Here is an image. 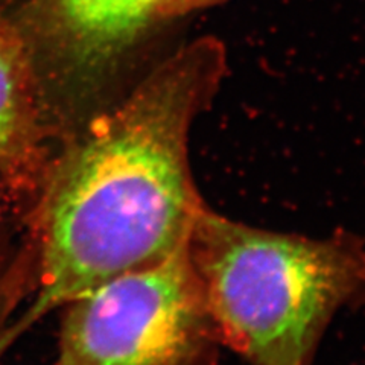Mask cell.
Segmentation results:
<instances>
[{
	"label": "cell",
	"instance_id": "6da1fadb",
	"mask_svg": "<svg viewBox=\"0 0 365 365\" xmlns=\"http://www.w3.org/2000/svg\"><path fill=\"white\" fill-rule=\"evenodd\" d=\"M225 72L224 44L193 40L55 148L25 221L36 284L0 355L48 314L187 242L205 205L190 169V130Z\"/></svg>",
	"mask_w": 365,
	"mask_h": 365
},
{
	"label": "cell",
	"instance_id": "7a4b0ae2",
	"mask_svg": "<svg viewBox=\"0 0 365 365\" xmlns=\"http://www.w3.org/2000/svg\"><path fill=\"white\" fill-rule=\"evenodd\" d=\"M221 344L250 365H312L342 307L365 304V244L239 222L204 205L187 239Z\"/></svg>",
	"mask_w": 365,
	"mask_h": 365
},
{
	"label": "cell",
	"instance_id": "3957f363",
	"mask_svg": "<svg viewBox=\"0 0 365 365\" xmlns=\"http://www.w3.org/2000/svg\"><path fill=\"white\" fill-rule=\"evenodd\" d=\"M220 346L186 242L68 302L51 365H213Z\"/></svg>",
	"mask_w": 365,
	"mask_h": 365
},
{
	"label": "cell",
	"instance_id": "277c9868",
	"mask_svg": "<svg viewBox=\"0 0 365 365\" xmlns=\"http://www.w3.org/2000/svg\"><path fill=\"white\" fill-rule=\"evenodd\" d=\"M162 0H32L21 25L37 56L56 142L119 101L128 60L158 28Z\"/></svg>",
	"mask_w": 365,
	"mask_h": 365
},
{
	"label": "cell",
	"instance_id": "5b68a950",
	"mask_svg": "<svg viewBox=\"0 0 365 365\" xmlns=\"http://www.w3.org/2000/svg\"><path fill=\"white\" fill-rule=\"evenodd\" d=\"M55 148L36 52L21 25L0 13V177L34 192Z\"/></svg>",
	"mask_w": 365,
	"mask_h": 365
},
{
	"label": "cell",
	"instance_id": "8992f818",
	"mask_svg": "<svg viewBox=\"0 0 365 365\" xmlns=\"http://www.w3.org/2000/svg\"><path fill=\"white\" fill-rule=\"evenodd\" d=\"M222 2L225 0H162L157 8V21L158 25H165L168 21H174Z\"/></svg>",
	"mask_w": 365,
	"mask_h": 365
}]
</instances>
